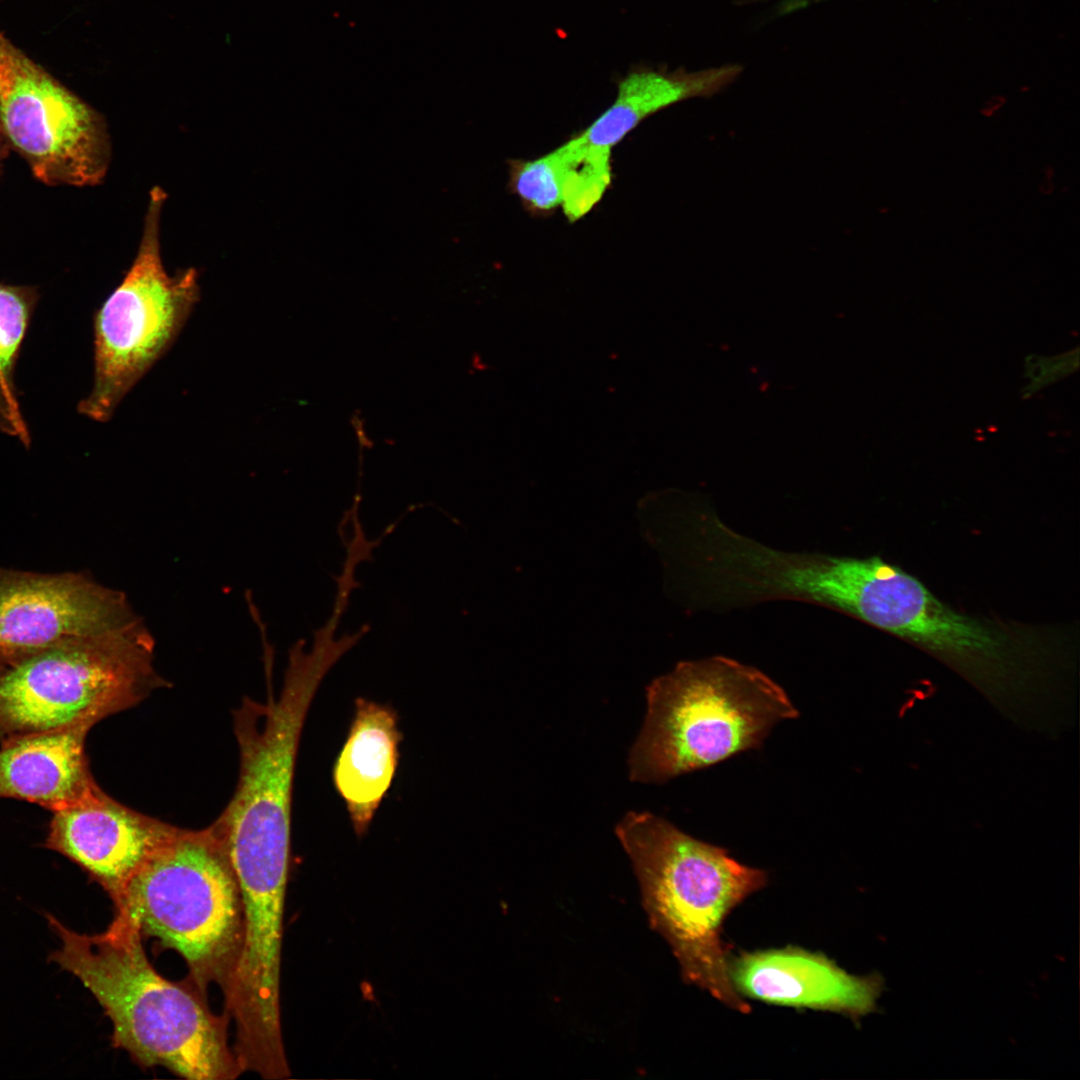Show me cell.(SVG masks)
I'll use <instances>...</instances> for the list:
<instances>
[{
  "mask_svg": "<svg viewBox=\"0 0 1080 1080\" xmlns=\"http://www.w3.org/2000/svg\"><path fill=\"white\" fill-rule=\"evenodd\" d=\"M46 918L61 943L50 961L77 977L100 1004L112 1023L114 1047L142 1067L161 1066L189 1080H232L243 1072L228 1044L229 1018L213 1014L200 993L154 969L128 915L115 910L97 934Z\"/></svg>",
  "mask_w": 1080,
  "mask_h": 1080,
  "instance_id": "6da1fadb",
  "label": "cell"
},
{
  "mask_svg": "<svg viewBox=\"0 0 1080 1080\" xmlns=\"http://www.w3.org/2000/svg\"><path fill=\"white\" fill-rule=\"evenodd\" d=\"M615 833L631 859L649 922L670 945L683 979L741 1013L729 976L723 922L767 884V873L651 812H628Z\"/></svg>",
  "mask_w": 1080,
  "mask_h": 1080,
  "instance_id": "7a4b0ae2",
  "label": "cell"
},
{
  "mask_svg": "<svg viewBox=\"0 0 1080 1080\" xmlns=\"http://www.w3.org/2000/svg\"><path fill=\"white\" fill-rule=\"evenodd\" d=\"M646 691L628 759L635 782L664 783L759 748L777 723L799 715L768 675L724 656L679 662Z\"/></svg>",
  "mask_w": 1080,
  "mask_h": 1080,
  "instance_id": "3957f363",
  "label": "cell"
},
{
  "mask_svg": "<svg viewBox=\"0 0 1080 1080\" xmlns=\"http://www.w3.org/2000/svg\"><path fill=\"white\" fill-rule=\"evenodd\" d=\"M142 935L178 952L202 992L230 973L241 943L239 888L211 827L180 829L113 900Z\"/></svg>",
  "mask_w": 1080,
  "mask_h": 1080,
  "instance_id": "277c9868",
  "label": "cell"
},
{
  "mask_svg": "<svg viewBox=\"0 0 1080 1080\" xmlns=\"http://www.w3.org/2000/svg\"><path fill=\"white\" fill-rule=\"evenodd\" d=\"M331 667L320 654L291 652L282 691L266 703L245 698L234 712L238 783L210 826L232 868L289 871L291 802L297 750L318 686Z\"/></svg>",
  "mask_w": 1080,
  "mask_h": 1080,
  "instance_id": "5b68a950",
  "label": "cell"
},
{
  "mask_svg": "<svg viewBox=\"0 0 1080 1080\" xmlns=\"http://www.w3.org/2000/svg\"><path fill=\"white\" fill-rule=\"evenodd\" d=\"M144 622L74 638L0 671V739L70 726L93 727L168 682L154 664Z\"/></svg>",
  "mask_w": 1080,
  "mask_h": 1080,
  "instance_id": "8992f818",
  "label": "cell"
},
{
  "mask_svg": "<svg viewBox=\"0 0 1080 1080\" xmlns=\"http://www.w3.org/2000/svg\"><path fill=\"white\" fill-rule=\"evenodd\" d=\"M166 193L149 194L136 256L94 316V383L78 412L108 421L117 406L176 340L199 301L198 273L171 276L163 265L160 220Z\"/></svg>",
  "mask_w": 1080,
  "mask_h": 1080,
  "instance_id": "52a82bcc",
  "label": "cell"
},
{
  "mask_svg": "<svg viewBox=\"0 0 1080 1080\" xmlns=\"http://www.w3.org/2000/svg\"><path fill=\"white\" fill-rule=\"evenodd\" d=\"M857 619L913 643L976 677L1021 673L1063 650L1071 631L971 615L879 556L868 557Z\"/></svg>",
  "mask_w": 1080,
  "mask_h": 1080,
  "instance_id": "ba28073f",
  "label": "cell"
},
{
  "mask_svg": "<svg viewBox=\"0 0 1080 1080\" xmlns=\"http://www.w3.org/2000/svg\"><path fill=\"white\" fill-rule=\"evenodd\" d=\"M0 137L46 185L95 186L111 161L103 116L1 31Z\"/></svg>",
  "mask_w": 1080,
  "mask_h": 1080,
  "instance_id": "9c48e42d",
  "label": "cell"
},
{
  "mask_svg": "<svg viewBox=\"0 0 1080 1080\" xmlns=\"http://www.w3.org/2000/svg\"><path fill=\"white\" fill-rule=\"evenodd\" d=\"M141 622L123 592L86 575L0 568V671L65 641Z\"/></svg>",
  "mask_w": 1080,
  "mask_h": 1080,
  "instance_id": "30bf717a",
  "label": "cell"
},
{
  "mask_svg": "<svg viewBox=\"0 0 1080 1080\" xmlns=\"http://www.w3.org/2000/svg\"><path fill=\"white\" fill-rule=\"evenodd\" d=\"M179 830L117 802L99 788L80 803L53 813L45 847L77 864L113 901Z\"/></svg>",
  "mask_w": 1080,
  "mask_h": 1080,
  "instance_id": "8fae6325",
  "label": "cell"
},
{
  "mask_svg": "<svg viewBox=\"0 0 1080 1080\" xmlns=\"http://www.w3.org/2000/svg\"><path fill=\"white\" fill-rule=\"evenodd\" d=\"M735 990L774 1005L841 1013L854 1021L874 1012L884 990L879 974L855 976L822 953L799 947L741 952L729 959Z\"/></svg>",
  "mask_w": 1080,
  "mask_h": 1080,
  "instance_id": "7c38bea8",
  "label": "cell"
},
{
  "mask_svg": "<svg viewBox=\"0 0 1080 1080\" xmlns=\"http://www.w3.org/2000/svg\"><path fill=\"white\" fill-rule=\"evenodd\" d=\"M90 729L77 725L0 739V797L55 813L92 795L99 786L85 754Z\"/></svg>",
  "mask_w": 1080,
  "mask_h": 1080,
  "instance_id": "4fadbf2b",
  "label": "cell"
},
{
  "mask_svg": "<svg viewBox=\"0 0 1080 1080\" xmlns=\"http://www.w3.org/2000/svg\"><path fill=\"white\" fill-rule=\"evenodd\" d=\"M401 739L398 717L392 708L363 698L356 700L347 739L334 765L333 781L358 837L368 831L392 784Z\"/></svg>",
  "mask_w": 1080,
  "mask_h": 1080,
  "instance_id": "5bb4252c",
  "label": "cell"
},
{
  "mask_svg": "<svg viewBox=\"0 0 1080 1080\" xmlns=\"http://www.w3.org/2000/svg\"><path fill=\"white\" fill-rule=\"evenodd\" d=\"M741 66L688 71L637 64L616 81L613 102L579 135L589 144L612 150L652 115L692 98L712 97L729 86Z\"/></svg>",
  "mask_w": 1080,
  "mask_h": 1080,
  "instance_id": "9a60e30c",
  "label": "cell"
},
{
  "mask_svg": "<svg viewBox=\"0 0 1080 1080\" xmlns=\"http://www.w3.org/2000/svg\"><path fill=\"white\" fill-rule=\"evenodd\" d=\"M39 300L37 289L0 283V432L26 448L31 436L20 409L15 368L22 342Z\"/></svg>",
  "mask_w": 1080,
  "mask_h": 1080,
  "instance_id": "2e32d148",
  "label": "cell"
},
{
  "mask_svg": "<svg viewBox=\"0 0 1080 1080\" xmlns=\"http://www.w3.org/2000/svg\"><path fill=\"white\" fill-rule=\"evenodd\" d=\"M561 182V208L570 223L588 214L612 181L611 150L587 143L579 133L554 149Z\"/></svg>",
  "mask_w": 1080,
  "mask_h": 1080,
  "instance_id": "e0dca14e",
  "label": "cell"
},
{
  "mask_svg": "<svg viewBox=\"0 0 1080 1080\" xmlns=\"http://www.w3.org/2000/svg\"><path fill=\"white\" fill-rule=\"evenodd\" d=\"M508 188L532 217H547L562 203V182L555 150L535 159H509Z\"/></svg>",
  "mask_w": 1080,
  "mask_h": 1080,
  "instance_id": "ac0fdd59",
  "label": "cell"
},
{
  "mask_svg": "<svg viewBox=\"0 0 1080 1080\" xmlns=\"http://www.w3.org/2000/svg\"><path fill=\"white\" fill-rule=\"evenodd\" d=\"M1078 366V352H1072L1069 354L1061 355L1060 357L1049 359H1034L1030 360V363L1026 366L1029 370L1028 377L1031 379V388H1041L1042 386L1057 380L1060 377L1069 374L1073 369Z\"/></svg>",
  "mask_w": 1080,
  "mask_h": 1080,
  "instance_id": "d6986e66",
  "label": "cell"
}]
</instances>
